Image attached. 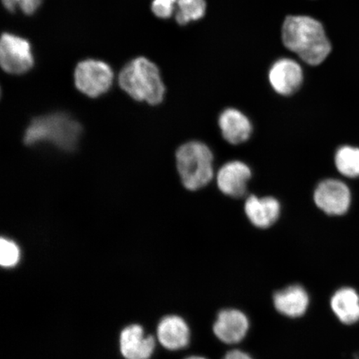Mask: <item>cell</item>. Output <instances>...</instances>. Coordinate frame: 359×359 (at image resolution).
Masks as SVG:
<instances>
[{
    "label": "cell",
    "mask_w": 359,
    "mask_h": 359,
    "mask_svg": "<svg viewBox=\"0 0 359 359\" xmlns=\"http://www.w3.org/2000/svg\"><path fill=\"white\" fill-rule=\"evenodd\" d=\"M282 39L287 48L313 66L322 64L332 49L321 22L309 16L287 17Z\"/></svg>",
    "instance_id": "1"
},
{
    "label": "cell",
    "mask_w": 359,
    "mask_h": 359,
    "mask_svg": "<svg viewBox=\"0 0 359 359\" xmlns=\"http://www.w3.org/2000/svg\"><path fill=\"white\" fill-rule=\"evenodd\" d=\"M119 84L133 100L157 105L163 102L165 86L154 62L137 57L128 62L119 74Z\"/></svg>",
    "instance_id": "2"
},
{
    "label": "cell",
    "mask_w": 359,
    "mask_h": 359,
    "mask_svg": "<svg viewBox=\"0 0 359 359\" xmlns=\"http://www.w3.org/2000/svg\"><path fill=\"white\" fill-rule=\"evenodd\" d=\"M82 127L65 114H53L34 118L27 128L24 142L32 146L38 143H51L61 150L73 151L77 147Z\"/></svg>",
    "instance_id": "3"
},
{
    "label": "cell",
    "mask_w": 359,
    "mask_h": 359,
    "mask_svg": "<svg viewBox=\"0 0 359 359\" xmlns=\"http://www.w3.org/2000/svg\"><path fill=\"white\" fill-rule=\"evenodd\" d=\"M176 159L180 177L187 190H199L212 181L213 154L204 143H185L178 148Z\"/></svg>",
    "instance_id": "4"
},
{
    "label": "cell",
    "mask_w": 359,
    "mask_h": 359,
    "mask_svg": "<svg viewBox=\"0 0 359 359\" xmlns=\"http://www.w3.org/2000/svg\"><path fill=\"white\" fill-rule=\"evenodd\" d=\"M76 87L90 97H97L109 91L114 80L111 67L104 62L88 60L79 62L75 69Z\"/></svg>",
    "instance_id": "5"
},
{
    "label": "cell",
    "mask_w": 359,
    "mask_h": 359,
    "mask_svg": "<svg viewBox=\"0 0 359 359\" xmlns=\"http://www.w3.org/2000/svg\"><path fill=\"white\" fill-rule=\"evenodd\" d=\"M34 56L28 40L8 33L0 41V64L8 74H22L32 69Z\"/></svg>",
    "instance_id": "6"
},
{
    "label": "cell",
    "mask_w": 359,
    "mask_h": 359,
    "mask_svg": "<svg viewBox=\"0 0 359 359\" xmlns=\"http://www.w3.org/2000/svg\"><path fill=\"white\" fill-rule=\"evenodd\" d=\"M313 199L323 212L331 215H340L347 212L351 202V194L344 182L327 179L318 184L314 191Z\"/></svg>",
    "instance_id": "7"
},
{
    "label": "cell",
    "mask_w": 359,
    "mask_h": 359,
    "mask_svg": "<svg viewBox=\"0 0 359 359\" xmlns=\"http://www.w3.org/2000/svg\"><path fill=\"white\" fill-rule=\"evenodd\" d=\"M120 352L125 359H150L156 348V339L146 334L140 325H130L121 332Z\"/></svg>",
    "instance_id": "8"
},
{
    "label": "cell",
    "mask_w": 359,
    "mask_h": 359,
    "mask_svg": "<svg viewBox=\"0 0 359 359\" xmlns=\"http://www.w3.org/2000/svg\"><path fill=\"white\" fill-rule=\"evenodd\" d=\"M269 79L276 93L288 96L294 93L302 86L303 71L297 62L290 58H282L271 67Z\"/></svg>",
    "instance_id": "9"
},
{
    "label": "cell",
    "mask_w": 359,
    "mask_h": 359,
    "mask_svg": "<svg viewBox=\"0 0 359 359\" xmlns=\"http://www.w3.org/2000/svg\"><path fill=\"white\" fill-rule=\"evenodd\" d=\"M251 177L248 165L239 161H230L219 170L217 186L224 195L242 198L246 195L247 182Z\"/></svg>",
    "instance_id": "10"
},
{
    "label": "cell",
    "mask_w": 359,
    "mask_h": 359,
    "mask_svg": "<svg viewBox=\"0 0 359 359\" xmlns=\"http://www.w3.org/2000/svg\"><path fill=\"white\" fill-rule=\"evenodd\" d=\"M156 338L161 346L170 351L186 348L190 342V329L182 318L168 316L156 327Z\"/></svg>",
    "instance_id": "11"
},
{
    "label": "cell",
    "mask_w": 359,
    "mask_h": 359,
    "mask_svg": "<svg viewBox=\"0 0 359 359\" xmlns=\"http://www.w3.org/2000/svg\"><path fill=\"white\" fill-rule=\"evenodd\" d=\"M248 329V318L236 309H224L219 312L214 325L215 334L217 338L230 344L241 342Z\"/></svg>",
    "instance_id": "12"
},
{
    "label": "cell",
    "mask_w": 359,
    "mask_h": 359,
    "mask_svg": "<svg viewBox=\"0 0 359 359\" xmlns=\"http://www.w3.org/2000/svg\"><path fill=\"white\" fill-rule=\"evenodd\" d=\"M245 212L255 226L266 229L273 226L279 219L280 205L273 197L259 198L250 196L245 201Z\"/></svg>",
    "instance_id": "13"
},
{
    "label": "cell",
    "mask_w": 359,
    "mask_h": 359,
    "mask_svg": "<svg viewBox=\"0 0 359 359\" xmlns=\"http://www.w3.org/2000/svg\"><path fill=\"white\" fill-rule=\"evenodd\" d=\"M219 125L224 140L231 144H241L248 140L252 133L250 120L234 109L224 110L219 116Z\"/></svg>",
    "instance_id": "14"
},
{
    "label": "cell",
    "mask_w": 359,
    "mask_h": 359,
    "mask_svg": "<svg viewBox=\"0 0 359 359\" xmlns=\"http://www.w3.org/2000/svg\"><path fill=\"white\" fill-rule=\"evenodd\" d=\"M273 304L280 313L288 317L297 318L306 312L309 296L302 286L291 285L273 295Z\"/></svg>",
    "instance_id": "15"
},
{
    "label": "cell",
    "mask_w": 359,
    "mask_h": 359,
    "mask_svg": "<svg viewBox=\"0 0 359 359\" xmlns=\"http://www.w3.org/2000/svg\"><path fill=\"white\" fill-rule=\"evenodd\" d=\"M331 308L344 325H353L359 322V295L353 289L336 291L331 299Z\"/></svg>",
    "instance_id": "16"
},
{
    "label": "cell",
    "mask_w": 359,
    "mask_h": 359,
    "mask_svg": "<svg viewBox=\"0 0 359 359\" xmlns=\"http://www.w3.org/2000/svg\"><path fill=\"white\" fill-rule=\"evenodd\" d=\"M335 165L344 176L359 177V148L349 146L340 147L335 155Z\"/></svg>",
    "instance_id": "17"
},
{
    "label": "cell",
    "mask_w": 359,
    "mask_h": 359,
    "mask_svg": "<svg viewBox=\"0 0 359 359\" xmlns=\"http://www.w3.org/2000/svg\"><path fill=\"white\" fill-rule=\"evenodd\" d=\"M206 4L205 0H178L176 20L179 25H185L196 21L205 15Z\"/></svg>",
    "instance_id": "18"
},
{
    "label": "cell",
    "mask_w": 359,
    "mask_h": 359,
    "mask_svg": "<svg viewBox=\"0 0 359 359\" xmlns=\"http://www.w3.org/2000/svg\"><path fill=\"white\" fill-rule=\"evenodd\" d=\"M20 250L15 242L2 238L0 241V264L4 268H11L19 263Z\"/></svg>",
    "instance_id": "19"
},
{
    "label": "cell",
    "mask_w": 359,
    "mask_h": 359,
    "mask_svg": "<svg viewBox=\"0 0 359 359\" xmlns=\"http://www.w3.org/2000/svg\"><path fill=\"white\" fill-rule=\"evenodd\" d=\"M43 0H2L8 11L15 12L20 8L25 15H32L40 6Z\"/></svg>",
    "instance_id": "20"
},
{
    "label": "cell",
    "mask_w": 359,
    "mask_h": 359,
    "mask_svg": "<svg viewBox=\"0 0 359 359\" xmlns=\"http://www.w3.org/2000/svg\"><path fill=\"white\" fill-rule=\"evenodd\" d=\"M178 0H154L151 4L152 12L161 19L172 17L177 6Z\"/></svg>",
    "instance_id": "21"
},
{
    "label": "cell",
    "mask_w": 359,
    "mask_h": 359,
    "mask_svg": "<svg viewBox=\"0 0 359 359\" xmlns=\"http://www.w3.org/2000/svg\"><path fill=\"white\" fill-rule=\"evenodd\" d=\"M224 359H253L248 354L240 351V350H233V351L229 352Z\"/></svg>",
    "instance_id": "22"
},
{
    "label": "cell",
    "mask_w": 359,
    "mask_h": 359,
    "mask_svg": "<svg viewBox=\"0 0 359 359\" xmlns=\"http://www.w3.org/2000/svg\"><path fill=\"white\" fill-rule=\"evenodd\" d=\"M186 359H205L204 358L198 357V356H191L189 358H187Z\"/></svg>",
    "instance_id": "23"
},
{
    "label": "cell",
    "mask_w": 359,
    "mask_h": 359,
    "mask_svg": "<svg viewBox=\"0 0 359 359\" xmlns=\"http://www.w3.org/2000/svg\"><path fill=\"white\" fill-rule=\"evenodd\" d=\"M353 359H359V354H358V355L354 356Z\"/></svg>",
    "instance_id": "24"
}]
</instances>
